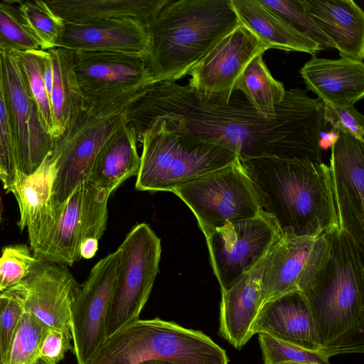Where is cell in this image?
<instances>
[{
  "instance_id": "obj_17",
  "label": "cell",
  "mask_w": 364,
  "mask_h": 364,
  "mask_svg": "<svg viewBox=\"0 0 364 364\" xmlns=\"http://www.w3.org/2000/svg\"><path fill=\"white\" fill-rule=\"evenodd\" d=\"M364 141L343 132L331 144V174L339 228L364 249Z\"/></svg>"
},
{
  "instance_id": "obj_40",
  "label": "cell",
  "mask_w": 364,
  "mask_h": 364,
  "mask_svg": "<svg viewBox=\"0 0 364 364\" xmlns=\"http://www.w3.org/2000/svg\"><path fill=\"white\" fill-rule=\"evenodd\" d=\"M70 331L49 327L40 347V356L58 363L68 350H73Z\"/></svg>"
},
{
  "instance_id": "obj_2",
  "label": "cell",
  "mask_w": 364,
  "mask_h": 364,
  "mask_svg": "<svg viewBox=\"0 0 364 364\" xmlns=\"http://www.w3.org/2000/svg\"><path fill=\"white\" fill-rule=\"evenodd\" d=\"M260 213L280 237H316L339 227L330 167L298 159L239 160Z\"/></svg>"
},
{
  "instance_id": "obj_14",
  "label": "cell",
  "mask_w": 364,
  "mask_h": 364,
  "mask_svg": "<svg viewBox=\"0 0 364 364\" xmlns=\"http://www.w3.org/2000/svg\"><path fill=\"white\" fill-rule=\"evenodd\" d=\"M120 251L109 253L91 269L70 311L73 352L85 364L106 338L105 323L114 287Z\"/></svg>"
},
{
  "instance_id": "obj_43",
  "label": "cell",
  "mask_w": 364,
  "mask_h": 364,
  "mask_svg": "<svg viewBox=\"0 0 364 364\" xmlns=\"http://www.w3.org/2000/svg\"><path fill=\"white\" fill-rule=\"evenodd\" d=\"M138 364H176L175 363L163 359H149L143 360Z\"/></svg>"
},
{
  "instance_id": "obj_13",
  "label": "cell",
  "mask_w": 364,
  "mask_h": 364,
  "mask_svg": "<svg viewBox=\"0 0 364 364\" xmlns=\"http://www.w3.org/2000/svg\"><path fill=\"white\" fill-rule=\"evenodd\" d=\"M1 65L18 168L23 174L30 175L50 153L54 139L45 129L37 104L11 50L1 48Z\"/></svg>"
},
{
  "instance_id": "obj_48",
  "label": "cell",
  "mask_w": 364,
  "mask_h": 364,
  "mask_svg": "<svg viewBox=\"0 0 364 364\" xmlns=\"http://www.w3.org/2000/svg\"><path fill=\"white\" fill-rule=\"evenodd\" d=\"M1 180V167L0 166V181Z\"/></svg>"
},
{
  "instance_id": "obj_3",
  "label": "cell",
  "mask_w": 364,
  "mask_h": 364,
  "mask_svg": "<svg viewBox=\"0 0 364 364\" xmlns=\"http://www.w3.org/2000/svg\"><path fill=\"white\" fill-rule=\"evenodd\" d=\"M326 233L325 258L301 292L324 353H363L364 249L339 227Z\"/></svg>"
},
{
  "instance_id": "obj_22",
  "label": "cell",
  "mask_w": 364,
  "mask_h": 364,
  "mask_svg": "<svg viewBox=\"0 0 364 364\" xmlns=\"http://www.w3.org/2000/svg\"><path fill=\"white\" fill-rule=\"evenodd\" d=\"M259 333L308 350L323 351L309 304L301 291L286 294L262 306L254 327V334Z\"/></svg>"
},
{
  "instance_id": "obj_1",
  "label": "cell",
  "mask_w": 364,
  "mask_h": 364,
  "mask_svg": "<svg viewBox=\"0 0 364 364\" xmlns=\"http://www.w3.org/2000/svg\"><path fill=\"white\" fill-rule=\"evenodd\" d=\"M138 117L144 127L160 122L168 131L225 146L239 160L322 162L321 135L327 128L323 103L299 88L287 90L276 115L266 118L237 90L228 102H222L203 96L188 84L160 81L140 100Z\"/></svg>"
},
{
  "instance_id": "obj_18",
  "label": "cell",
  "mask_w": 364,
  "mask_h": 364,
  "mask_svg": "<svg viewBox=\"0 0 364 364\" xmlns=\"http://www.w3.org/2000/svg\"><path fill=\"white\" fill-rule=\"evenodd\" d=\"M20 284L24 308L49 327L70 331V307L81 285L65 265L38 260Z\"/></svg>"
},
{
  "instance_id": "obj_4",
  "label": "cell",
  "mask_w": 364,
  "mask_h": 364,
  "mask_svg": "<svg viewBox=\"0 0 364 364\" xmlns=\"http://www.w3.org/2000/svg\"><path fill=\"white\" fill-rule=\"evenodd\" d=\"M230 0H170L146 26L156 82L177 81L239 25Z\"/></svg>"
},
{
  "instance_id": "obj_28",
  "label": "cell",
  "mask_w": 364,
  "mask_h": 364,
  "mask_svg": "<svg viewBox=\"0 0 364 364\" xmlns=\"http://www.w3.org/2000/svg\"><path fill=\"white\" fill-rule=\"evenodd\" d=\"M53 64V82L50 105L53 122L52 136L60 137L83 112V100L75 69V52L55 47L47 49Z\"/></svg>"
},
{
  "instance_id": "obj_19",
  "label": "cell",
  "mask_w": 364,
  "mask_h": 364,
  "mask_svg": "<svg viewBox=\"0 0 364 364\" xmlns=\"http://www.w3.org/2000/svg\"><path fill=\"white\" fill-rule=\"evenodd\" d=\"M55 47L74 52H112L147 58L146 26L129 18H109L83 23H64Z\"/></svg>"
},
{
  "instance_id": "obj_45",
  "label": "cell",
  "mask_w": 364,
  "mask_h": 364,
  "mask_svg": "<svg viewBox=\"0 0 364 364\" xmlns=\"http://www.w3.org/2000/svg\"><path fill=\"white\" fill-rule=\"evenodd\" d=\"M279 364H306V363H295V362H286V363H279Z\"/></svg>"
},
{
  "instance_id": "obj_8",
  "label": "cell",
  "mask_w": 364,
  "mask_h": 364,
  "mask_svg": "<svg viewBox=\"0 0 364 364\" xmlns=\"http://www.w3.org/2000/svg\"><path fill=\"white\" fill-rule=\"evenodd\" d=\"M171 192L192 211L205 237L228 223L261 213L250 180L238 159L177 186Z\"/></svg>"
},
{
  "instance_id": "obj_39",
  "label": "cell",
  "mask_w": 364,
  "mask_h": 364,
  "mask_svg": "<svg viewBox=\"0 0 364 364\" xmlns=\"http://www.w3.org/2000/svg\"><path fill=\"white\" fill-rule=\"evenodd\" d=\"M323 118L335 134L343 132L364 141V117L354 107L331 106L323 104Z\"/></svg>"
},
{
  "instance_id": "obj_21",
  "label": "cell",
  "mask_w": 364,
  "mask_h": 364,
  "mask_svg": "<svg viewBox=\"0 0 364 364\" xmlns=\"http://www.w3.org/2000/svg\"><path fill=\"white\" fill-rule=\"evenodd\" d=\"M306 90L324 105H354L364 97L363 61L341 57L332 60L313 55L300 70Z\"/></svg>"
},
{
  "instance_id": "obj_10",
  "label": "cell",
  "mask_w": 364,
  "mask_h": 364,
  "mask_svg": "<svg viewBox=\"0 0 364 364\" xmlns=\"http://www.w3.org/2000/svg\"><path fill=\"white\" fill-rule=\"evenodd\" d=\"M111 193L88 181L78 186L55 210V225L43 245L32 252L34 257L70 266L82 259V244L90 239L99 241L106 230Z\"/></svg>"
},
{
  "instance_id": "obj_31",
  "label": "cell",
  "mask_w": 364,
  "mask_h": 364,
  "mask_svg": "<svg viewBox=\"0 0 364 364\" xmlns=\"http://www.w3.org/2000/svg\"><path fill=\"white\" fill-rule=\"evenodd\" d=\"M0 46L16 51L43 50L21 12L17 1H0Z\"/></svg>"
},
{
  "instance_id": "obj_16",
  "label": "cell",
  "mask_w": 364,
  "mask_h": 364,
  "mask_svg": "<svg viewBox=\"0 0 364 364\" xmlns=\"http://www.w3.org/2000/svg\"><path fill=\"white\" fill-rule=\"evenodd\" d=\"M268 49L239 24L218 41L191 70L188 84L207 98L228 102L247 65Z\"/></svg>"
},
{
  "instance_id": "obj_23",
  "label": "cell",
  "mask_w": 364,
  "mask_h": 364,
  "mask_svg": "<svg viewBox=\"0 0 364 364\" xmlns=\"http://www.w3.org/2000/svg\"><path fill=\"white\" fill-rule=\"evenodd\" d=\"M267 255L231 287L221 291L219 334L237 350L255 335L260 278Z\"/></svg>"
},
{
  "instance_id": "obj_20",
  "label": "cell",
  "mask_w": 364,
  "mask_h": 364,
  "mask_svg": "<svg viewBox=\"0 0 364 364\" xmlns=\"http://www.w3.org/2000/svg\"><path fill=\"white\" fill-rule=\"evenodd\" d=\"M55 176V163L50 154L31 174L23 173L10 191L18 203L19 229H27L30 249L37 250L46 241L55 222L52 204V188Z\"/></svg>"
},
{
  "instance_id": "obj_44",
  "label": "cell",
  "mask_w": 364,
  "mask_h": 364,
  "mask_svg": "<svg viewBox=\"0 0 364 364\" xmlns=\"http://www.w3.org/2000/svg\"><path fill=\"white\" fill-rule=\"evenodd\" d=\"M31 364H57V363H55L47 358L40 356Z\"/></svg>"
},
{
  "instance_id": "obj_41",
  "label": "cell",
  "mask_w": 364,
  "mask_h": 364,
  "mask_svg": "<svg viewBox=\"0 0 364 364\" xmlns=\"http://www.w3.org/2000/svg\"><path fill=\"white\" fill-rule=\"evenodd\" d=\"M43 76L48 95L50 98L53 82V70L51 57L47 50H44L43 56Z\"/></svg>"
},
{
  "instance_id": "obj_42",
  "label": "cell",
  "mask_w": 364,
  "mask_h": 364,
  "mask_svg": "<svg viewBox=\"0 0 364 364\" xmlns=\"http://www.w3.org/2000/svg\"><path fill=\"white\" fill-rule=\"evenodd\" d=\"M98 242L92 239L85 241L80 247L81 257L87 259L92 258L98 250Z\"/></svg>"
},
{
  "instance_id": "obj_9",
  "label": "cell",
  "mask_w": 364,
  "mask_h": 364,
  "mask_svg": "<svg viewBox=\"0 0 364 364\" xmlns=\"http://www.w3.org/2000/svg\"><path fill=\"white\" fill-rule=\"evenodd\" d=\"M119 262L106 318L105 336L139 319L159 272L161 239L145 223L132 228L118 247Z\"/></svg>"
},
{
  "instance_id": "obj_25",
  "label": "cell",
  "mask_w": 364,
  "mask_h": 364,
  "mask_svg": "<svg viewBox=\"0 0 364 364\" xmlns=\"http://www.w3.org/2000/svg\"><path fill=\"white\" fill-rule=\"evenodd\" d=\"M137 141L136 132L127 117L100 148L87 181L112 193L124 181L137 176L141 165Z\"/></svg>"
},
{
  "instance_id": "obj_5",
  "label": "cell",
  "mask_w": 364,
  "mask_h": 364,
  "mask_svg": "<svg viewBox=\"0 0 364 364\" xmlns=\"http://www.w3.org/2000/svg\"><path fill=\"white\" fill-rule=\"evenodd\" d=\"M228 364L225 350L200 331L159 318L137 319L106 338L85 364Z\"/></svg>"
},
{
  "instance_id": "obj_26",
  "label": "cell",
  "mask_w": 364,
  "mask_h": 364,
  "mask_svg": "<svg viewBox=\"0 0 364 364\" xmlns=\"http://www.w3.org/2000/svg\"><path fill=\"white\" fill-rule=\"evenodd\" d=\"M239 23L269 49L315 55L321 50L310 38L294 30L259 0H230Z\"/></svg>"
},
{
  "instance_id": "obj_30",
  "label": "cell",
  "mask_w": 364,
  "mask_h": 364,
  "mask_svg": "<svg viewBox=\"0 0 364 364\" xmlns=\"http://www.w3.org/2000/svg\"><path fill=\"white\" fill-rule=\"evenodd\" d=\"M44 50L12 51L26 87L37 104L45 129L52 136L53 122L51 105L43 76Z\"/></svg>"
},
{
  "instance_id": "obj_47",
  "label": "cell",
  "mask_w": 364,
  "mask_h": 364,
  "mask_svg": "<svg viewBox=\"0 0 364 364\" xmlns=\"http://www.w3.org/2000/svg\"><path fill=\"white\" fill-rule=\"evenodd\" d=\"M0 364H4L3 361H2V358H1V350H0Z\"/></svg>"
},
{
  "instance_id": "obj_34",
  "label": "cell",
  "mask_w": 364,
  "mask_h": 364,
  "mask_svg": "<svg viewBox=\"0 0 364 364\" xmlns=\"http://www.w3.org/2000/svg\"><path fill=\"white\" fill-rule=\"evenodd\" d=\"M291 28L314 41L321 50L334 48L333 43L308 15L300 0H259Z\"/></svg>"
},
{
  "instance_id": "obj_37",
  "label": "cell",
  "mask_w": 364,
  "mask_h": 364,
  "mask_svg": "<svg viewBox=\"0 0 364 364\" xmlns=\"http://www.w3.org/2000/svg\"><path fill=\"white\" fill-rule=\"evenodd\" d=\"M23 311V293L21 284L0 294V350L4 364H7Z\"/></svg>"
},
{
  "instance_id": "obj_29",
  "label": "cell",
  "mask_w": 364,
  "mask_h": 364,
  "mask_svg": "<svg viewBox=\"0 0 364 364\" xmlns=\"http://www.w3.org/2000/svg\"><path fill=\"white\" fill-rule=\"evenodd\" d=\"M263 54L257 55L247 65L237 80L235 90L240 92L260 115L271 118L276 115L277 107L287 90L270 73Z\"/></svg>"
},
{
  "instance_id": "obj_11",
  "label": "cell",
  "mask_w": 364,
  "mask_h": 364,
  "mask_svg": "<svg viewBox=\"0 0 364 364\" xmlns=\"http://www.w3.org/2000/svg\"><path fill=\"white\" fill-rule=\"evenodd\" d=\"M126 118L125 110L102 117L82 112L69 129L54 139L50 153L55 166L52 188L54 212L78 186L87 181L100 148Z\"/></svg>"
},
{
  "instance_id": "obj_12",
  "label": "cell",
  "mask_w": 364,
  "mask_h": 364,
  "mask_svg": "<svg viewBox=\"0 0 364 364\" xmlns=\"http://www.w3.org/2000/svg\"><path fill=\"white\" fill-rule=\"evenodd\" d=\"M279 237L277 228L262 213L228 223L205 237L210 262L221 291L257 264Z\"/></svg>"
},
{
  "instance_id": "obj_6",
  "label": "cell",
  "mask_w": 364,
  "mask_h": 364,
  "mask_svg": "<svg viewBox=\"0 0 364 364\" xmlns=\"http://www.w3.org/2000/svg\"><path fill=\"white\" fill-rule=\"evenodd\" d=\"M137 137L142 152L135 187L141 191L171 192L174 187L238 159L230 149L168 131L159 122L149 124Z\"/></svg>"
},
{
  "instance_id": "obj_36",
  "label": "cell",
  "mask_w": 364,
  "mask_h": 364,
  "mask_svg": "<svg viewBox=\"0 0 364 364\" xmlns=\"http://www.w3.org/2000/svg\"><path fill=\"white\" fill-rule=\"evenodd\" d=\"M18 8L31 28L41 41L43 50L55 48L64 23L49 9L45 1H17Z\"/></svg>"
},
{
  "instance_id": "obj_33",
  "label": "cell",
  "mask_w": 364,
  "mask_h": 364,
  "mask_svg": "<svg viewBox=\"0 0 364 364\" xmlns=\"http://www.w3.org/2000/svg\"><path fill=\"white\" fill-rule=\"evenodd\" d=\"M0 166L1 181L6 193L15 186L21 172L19 171L16 149L6 103L1 65L0 46Z\"/></svg>"
},
{
  "instance_id": "obj_32",
  "label": "cell",
  "mask_w": 364,
  "mask_h": 364,
  "mask_svg": "<svg viewBox=\"0 0 364 364\" xmlns=\"http://www.w3.org/2000/svg\"><path fill=\"white\" fill-rule=\"evenodd\" d=\"M48 328L23 306L7 364H31L40 357V347Z\"/></svg>"
},
{
  "instance_id": "obj_27",
  "label": "cell",
  "mask_w": 364,
  "mask_h": 364,
  "mask_svg": "<svg viewBox=\"0 0 364 364\" xmlns=\"http://www.w3.org/2000/svg\"><path fill=\"white\" fill-rule=\"evenodd\" d=\"M63 23H83L129 18L146 26L170 0H51L45 1Z\"/></svg>"
},
{
  "instance_id": "obj_7",
  "label": "cell",
  "mask_w": 364,
  "mask_h": 364,
  "mask_svg": "<svg viewBox=\"0 0 364 364\" xmlns=\"http://www.w3.org/2000/svg\"><path fill=\"white\" fill-rule=\"evenodd\" d=\"M83 112L102 117L127 109L156 83L146 58L112 52H75Z\"/></svg>"
},
{
  "instance_id": "obj_38",
  "label": "cell",
  "mask_w": 364,
  "mask_h": 364,
  "mask_svg": "<svg viewBox=\"0 0 364 364\" xmlns=\"http://www.w3.org/2000/svg\"><path fill=\"white\" fill-rule=\"evenodd\" d=\"M38 261L25 244L4 247L0 256V291L20 284Z\"/></svg>"
},
{
  "instance_id": "obj_46",
  "label": "cell",
  "mask_w": 364,
  "mask_h": 364,
  "mask_svg": "<svg viewBox=\"0 0 364 364\" xmlns=\"http://www.w3.org/2000/svg\"><path fill=\"white\" fill-rule=\"evenodd\" d=\"M1 196H0V223L1 221Z\"/></svg>"
},
{
  "instance_id": "obj_24",
  "label": "cell",
  "mask_w": 364,
  "mask_h": 364,
  "mask_svg": "<svg viewBox=\"0 0 364 364\" xmlns=\"http://www.w3.org/2000/svg\"><path fill=\"white\" fill-rule=\"evenodd\" d=\"M341 57L363 61L364 12L352 0H300Z\"/></svg>"
},
{
  "instance_id": "obj_35",
  "label": "cell",
  "mask_w": 364,
  "mask_h": 364,
  "mask_svg": "<svg viewBox=\"0 0 364 364\" xmlns=\"http://www.w3.org/2000/svg\"><path fill=\"white\" fill-rule=\"evenodd\" d=\"M264 364L295 362L306 364H331L330 356L321 350H311L277 339L267 333H258Z\"/></svg>"
},
{
  "instance_id": "obj_15",
  "label": "cell",
  "mask_w": 364,
  "mask_h": 364,
  "mask_svg": "<svg viewBox=\"0 0 364 364\" xmlns=\"http://www.w3.org/2000/svg\"><path fill=\"white\" fill-rule=\"evenodd\" d=\"M325 232L316 237H280L269 248L260 278L259 310L267 302L301 291L314 279L327 252Z\"/></svg>"
}]
</instances>
